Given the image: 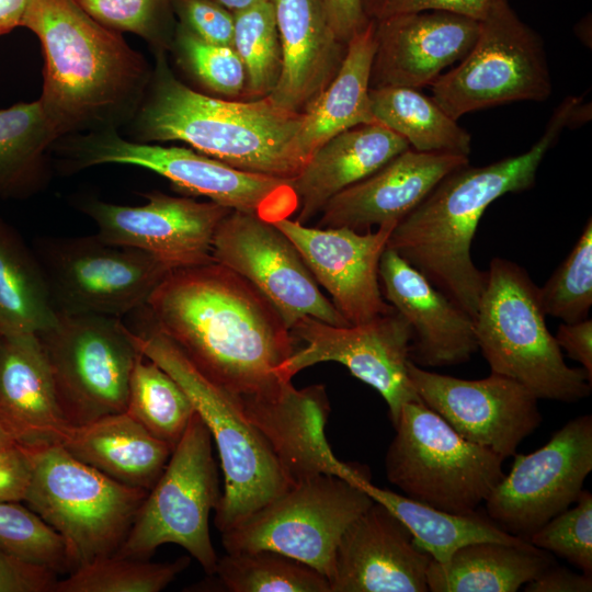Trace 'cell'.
Masks as SVG:
<instances>
[{
    "label": "cell",
    "mask_w": 592,
    "mask_h": 592,
    "mask_svg": "<svg viewBox=\"0 0 592 592\" xmlns=\"http://www.w3.org/2000/svg\"><path fill=\"white\" fill-rule=\"evenodd\" d=\"M214 574L231 592H331L316 569L266 549L226 553Z\"/></svg>",
    "instance_id": "obj_36"
},
{
    "label": "cell",
    "mask_w": 592,
    "mask_h": 592,
    "mask_svg": "<svg viewBox=\"0 0 592 592\" xmlns=\"http://www.w3.org/2000/svg\"><path fill=\"white\" fill-rule=\"evenodd\" d=\"M179 24L198 38L223 46L234 42V13L214 0H173Z\"/></svg>",
    "instance_id": "obj_44"
},
{
    "label": "cell",
    "mask_w": 592,
    "mask_h": 592,
    "mask_svg": "<svg viewBox=\"0 0 592 592\" xmlns=\"http://www.w3.org/2000/svg\"><path fill=\"white\" fill-rule=\"evenodd\" d=\"M378 275L385 300L411 328L414 364L456 365L478 351L474 318L392 249L384 250Z\"/></svg>",
    "instance_id": "obj_23"
},
{
    "label": "cell",
    "mask_w": 592,
    "mask_h": 592,
    "mask_svg": "<svg viewBox=\"0 0 592 592\" xmlns=\"http://www.w3.org/2000/svg\"><path fill=\"white\" fill-rule=\"evenodd\" d=\"M560 349L582 365L592 379V320L590 318L572 323H561L555 335Z\"/></svg>",
    "instance_id": "obj_48"
},
{
    "label": "cell",
    "mask_w": 592,
    "mask_h": 592,
    "mask_svg": "<svg viewBox=\"0 0 592 592\" xmlns=\"http://www.w3.org/2000/svg\"><path fill=\"white\" fill-rule=\"evenodd\" d=\"M431 90V98L456 121L497 105L546 101L553 83L544 42L508 3L479 21L471 49Z\"/></svg>",
    "instance_id": "obj_13"
},
{
    "label": "cell",
    "mask_w": 592,
    "mask_h": 592,
    "mask_svg": "<svg viewBox=\"0 0 592 592\" xmlns=\"http://www.w3.org/2000/svg\"><path fill=\"white\" fill-rule=\"evenodd\" d=\"M146 196L148 202L139 206L89 200L81 209L102 239L147 252L171 271L215 262L214 236L232 209L163 193Z\"/></svg>",
    "instance_id": "obj_19"
},
{
    "label": "cell",
    "mask_w": 592,
    "mask_h": 592,
    "mask_svg": "<svg viewBox=\"0 0 592 592\" xmlns=\"http://www.w3.org/2000/svg\"><path fill=\"white\" fill-rule=\"evenodd\" d=\"M322 3L332 31L345 44L371 21L363 10L362 0H322Z\"/></svg>",
    "instance_id": "obj_49"
},
{
    "label": "cell",
    "mask_w": 592,
    "mask_h": 592,
    "mask_svg": "<svg viewBox=\"0 0 592 592\" xmlns=\"http://www.w3.org/2000/svg\"><path fill=\"white\" fill-rule=\"evenodd\" d=\"M392 425L386 477L408 498L473 513L504 476L500 455L465 440L421 399L406 402Z\"/></svg>",
    "instance_id": "obj_8"
},
{
    "label": "cell",
    "mask_w": 592,
    "mask_h": 592,
    "mask_svg": "<svg viewBox=\"0 0 592 592\" xmlns=\"http://www.w3.org/2000/svg\"><path fill=\"white\" fill-rule=\"evenodd\" d=\"M369 101L375 119L403 137L413 150L469 156L471 135L418 89L369 88Z\"/></svg>",
    "instance_id": "obj_33"
},
{
    "label": "cell",
    "mask_w": 592,
    "mask_h": 592,
    "mask_svg": "<svg viewBox=\"0 0 592 592\" xmlns=\"http://www.w3.org/2000/svg\"><path fill=\"white\" fill-rule=\"evenodd\" d=\"M408 141L379 122L346 129L323 143L289 180L298 197L296 220L306 225L339 192L407 150Z\"/></svg>",
    "instance_id": "obj_27"
},
{
    "label": "cell",
    "mask_w": 592,
    "mask_h": 592,
    "mask_svg": "<svg viewBox=\"0 0 592 592\" xmlns=\"http://www.w3.org/2000/svg\"><path fill=\"white\" fill-rule=\"evenodd\" d=\"M282 52L278 80L269 94L282 107L303 110L338 72L346 50L332 31L322 0H271Z\"/></svg>",
    "instance_id": "obj_25"
},
{
    "label": "cell",
    "mask_w": 592,
    "mask_h": 592,
    "mask_svg": "<svg viewBox=\"0 0 592 592\" xmlns=\"http://www.w3.org/2000/svg\"><path fill=\"white\" fill-rule=\"evenodd\" d=\"M431 557L385 504L375 501L344 531L331 592H426Z\"/></svg>",
    "instance_id": "obj_21"
},
{
    "label": "cell",
    "mask_w": 592,
    "mask_h": 592,
    "mask_svg": "<svg viewBox=\"0 0 592 592\" xmlns=\"http://www.w3.org/2000/svg\"><path fill=\"white\" fill-rule=\"evenodd\" d=\"M581 96H567L555 109L544 134L525 152L483 167L469 163L445 175L392 229L387 248L420 271L474 319L485 271L471 258L478 224L489 205L535 184L545 156L571 124Z\"/></svg>",
    "instance_id": "obj_2"
},
{
    "label": "cell",
    "mask_w": 592,
    "mask_h": 592,
    "mask_svg": "<svg viewBox=\"0 0 592 592\" xmlns=\"http://www.w3.org/2000/svg\"><path fill=\"white\" fill-rule=\"evenodd\" d=\"M27 447L24 502L61 537L71 571L116 554L148 491L111 479L58 442Z\"/></svg>",
    "instance_id": "obj_7"
},
{
    "label": "cell",
    "mask_w": 592,
    "mask_h": 592,
    "mask_svg": "<svg viewBox=\"0 0 592 592\" xmlns=\"http://www.w3.org/2000/svg\"><path fill=\"white\" fill-rule=\"evenodd\" d=\"M57 442L80 462L111 479L149 491L172 448L126 411L80 425H67Z\"/></svg>",
    "instance_id": "obj_28"
},
{
    "label": "cell",
    "mask_w": 592,
    "mask_h": 592,
    "mask_svg": "<svg viewBox=\"0 0 592 592\" xmlns=\"http://www.w3.org/2000/svg\"><path fill=\"white\" fill-rule=\"evenodd\" d=\"M133 119L140 141L178 140L240 170L292 180L309 158L300 146L303 112L276 104L270 95L226 101L182 83L163 50Z\"/></svg>",
    "instance_id": "obj_4"
},
{
    "label": "cell",
    "mask_w": 592,
    "mask_h": 592,
    "mask_svg": "<svg viewBox=\"0 0 592 592\" xmlns=\"http://www.w3.org/2000/svg\"><path fill=\"white\" fill-rule=\"evenodd\" d=\"M64 144L71 170L105 163L130 164L153 171L179 190L209 198L232 210L274 223L298 210L291 181L249 172L194 149L149 145L122 138L116 129L77 135Z\"/></svg>",
    "instance_id": "obj_9"
},
{
    "label": "cell",
    "mask_w": 592,
    "mask_h": 592,
    "mask_svg": "<svg viewBox=\"0 0 592 592\" xmlns=\"http://www.w3.org/2000/svg\"><path fill=\"white\" fill-rule=\"evenodd\" d=\"M96 21L116 32L136 34L163 50L173 0H78Z\"/></svg>",
    "instance_id": "obj_43"
},
{
    "label": "cell",
    "mask_w": 592,
    "mask_h": 592,
    "mask_svg": "<svg viewBox=\"0 0 592 592\" xmlns=\"http://www.w3.org/2000/svg\"><path fill=\"white\" fill-rule=\"evenodd\" d=\"M190 557L172 562H150L112 555L56 580L52 592H159L166 589L187 566Z\"/></svg>",
    "instance_id": "obj_37"
},
{
    "label": "cell",
    "mask_w": 592,
    "mask_h": 592,
    "mask_svg": "<svg viewBox=\"0 0 592 592\" xmlns=\"http://www.w3.org/2000/svg\"><path fill=\"white\" fill-rule=\"evenodd\" d=\"M129 337L143 355L184 389L210 432L224 474V490L214 517L220 533L293 486L267 441L231 398L209 382L148 317L138 331L129 329Z\"/></svg>",
    "instance_id": "obj_6"
},
{
    "label": "cell",
    "mask_w": 592,
    "mask_h": 592,
    "mask_svg": "<svg viewBox=\"0 0 592 592\" xmlns=\"http://www.w3.org/2000/svg\"><path fill=\"white\" fill-rule=\"evenodd\" d=\"M212 442L208 428L195 411L114 555L149 559L161 545L175 544L206 573L214 574L218 557L208 520L221 492Z\"/></svg>",
    "instance_id": "obj_10"
},
{
    "label": "cell",
    "mask_w": 592,
    "mask_h": 592,
    "mask_svg": "<svg viewBox=\"0 0 592 592\" xmlns=\"http://www.w3.org/2000/svg\"><path fill=\"white\" fill-rule=\"evenodd\" d=\"M510 0H362L368 20L428 10L448 11L482 21Z\"/></svg>",
    "instance_id": "obj_45"
},
{
    "label": "cell",
    "mask_w": 592,
    "mask_h": 592,
    "mask_svg": "<svg viewBox=\"0 0 592 592\" xmlns=\"http://www.w3.org/2000/svg\"><path fill=\"white\" fill-rule=\"evenodd\" d=\"M31 469L27 445L16 444L0 449V502L24 501Z\"/></svg>",
    "instance_id": "obj_47"
},
{
    "label": "cell",
    "mask_w": 592,
    "mask_h": 592,
    "mask_svg": "<svg viewBox=\"0 0 592 592\" xmlns=\"http://www.w3.org/2000/svg\"><path fill=\"white\" fill-rule=\"evenodd\" d=\"M524 587L526 592H590L592 574L576 573L551 565Z\"/></svg>",
    "instance_id": "obj_50"
},
{
    "label": "cell",
    "mask_w": 592,
    "mask_h": 592,
    "mask_svg": "<svg viewBox=\"0 0 592 592\" xmlns=\"http://www.w3.org/2000/svg\"><path fill=\"white\" fill-rule=\"evenodd\" d=\"M485 273L474 321L478 350L491 373L517 382L537 399L571 403L587 398L592 379L583 368L566 364L527 271L493 258Z\"/></svg>",
    "instance_id": "obj_5"
},
{
    "label": "cell",
    "mask_w": 592,
    "mask_h": 592,
    "mask_svg": "<svg viewBox=\"0 0 592 592\" xmlns=\"http://www.w3.org/2000/svg\"><path fill=\"white\" fill-rule=\"evenodd\" d=\"M21 26L42 45L39 100L59 137L116 129L134 117L151 71L122 33L78 0H30Z\"/></svg>",
    "instance_id": "obj_3"
},
{
    "label": "cell",
    "mask_w": 592,
    "mask_h": 592,
    "mask_svg": "<svg viewBox=\"0 0 592 592\" xmlns=\"http://www.w3.org/2000/svg\"><path fill=\"white\" fill-rule=\"evenodd\" d=\"M373 502L363 486L333 475H318L293 485L223 532L221 544L226 553H280L330 580L342 534Z\"/></svg>",
    "instance_id": "obj_11"
},
{
    "label": "cell",
    "mask_w": 592,
    "mask_h": 592,
    "mask_svg": "<svg viewBox=\"0 0 592 592\" xmlns=\"http://www.w3.org/2000/svg\"><path fill=\"white\" fill-rule=\"evenodd\" d=\"M479 21L448 11L428 10L375 21L371 88L431 86L474 46Z\"/></svg>",
    "instance_id": "obj_22"
},
{
    "label": "cell",
    "mask_w": 592,
    "mask_h": 592,
    "mask_svg": "<svg viewBox=\"0 0 592 592\" xmlns=\"http://www.w3.org/2000/svg\"><path fill=\"white\" fill-rule=\"evenodd\" d=\"M0 422L24 445L57 442L69 425L36 334L0 341Z\"/></svg>",
    "instance_id": "obj_26"
},
{
    "label": "cell",
    "mask_w": 592,
    "mask_h": 592,
    "mask_svg": "<svg viewBox=\"0 0 592 592\" xmlns=\"http://www.w3.org/2000/svg\"><path fill=\"white\" fill-rule=\"evenodd\" d=\"M0 548L54 573L71 571L61 537L34 511L19 502H0Z\"/></svg>",
    "instance_id": "obj_40"
},
{
    "label": "cell",
    "mask_w": 592,
    "mask_h": 592,
    "mask_svg": "<svg viewBox=\"0 0 592 592\" xmlns=\"http://www.w3.org/2000/svg\"><path fill=\"white\" fill-rule=\"evenodd\" d=\"M58 138L39 99L0 110V193L29 187Z\"/></svg>",
    "instance_id": "obj_35"
},
{
    "label": "cell",
    "mask_w": 592,
    "mask_h": 592,
    "mask_svg": "<svg viewBox=\"0 0 592 592\" xmlns=\"http://www.w3.org/2000/svg\"><path fill=\"white\" fill-rule=\"evenodd\" d=\"M1 339H2V335L0 334V341H1Z\"/></svg>",
    "instance_id": "obj_54"
},
{
    "label": "cell",
    "mask_w": 592,
    "mask_h": 592,
    "mask_svg": "<svg viewBox=\"0 0 592 592\" xmlns=\"http://www.w3.org/2000/svg\"><path fill=\"white\" fill-rule=\"evenodd\" d=\"M145 309L263 436L275 430L295 389L277 368L295 352L296 339L249 281L217 262L175 269Z\"/></svg>",
    "instance_id": "obj_1"
},
{
    "label": "cell",
    "mask_w": 592,
    "mask_h": 592,
    "mask_svg": "<svg viewBox=\"0 0 592 592\" xmlns=\"http://www.w3.org/2000/svg\"><path fill=\"white\" fill-rule=\"evenodd\" d=\"M232 13L270 0H214Z\"/></svg>",
    "instance_id": "obj_52"
},
{
    "label": "cell",
    "mask_w": 592,
    "mask_h": 592,
    "mask_svg": "<svg viewBox=\"0 0 592 592\" xmlns=\"http://www.w3.org/2000/svg\"><path fill=\"white\" fill-rule=\"evenodd\" d=\"M468 163L466 156L408 148L331 197L321 209L317 226L365 232L372 226L398 224L445 175Z\"/></svg>",
    "instance_id": "obj_24"
},
{
    "label": "cell",
    "mask_w": 592,
    "mask_h": 592,
    "mask_svg": "<svg viewBox=\"0 0 592 592\" xmlns=\"http://www.w3.org/2000/svg\"><path fill=\"white\" fill-rule=\"evenodd\" d=\"M375 53V21L346 43L340 68L328 86L303 110L300 146L308 158L328 139L352 127L377 122L369 101Z\"/></svg>",
    "instance_id": "obj_29"
},
{
    "label": "cell",
    "mask_w": 592,
    "mask_h": 592,
    "mask_svg": "<svg viewBox=\"0 0 592 592\" xmlns=\"http://www.w3.org/2000/svg\"><path fill=\"white\" fill-rule=\"evenodd\" d=\"M214 261L249 281L291 329L312 317L332 326H351L319 288L295 244L273 223L231 210L213 240Z\"/></svg>",
    "instance_id": "obj_16"
},
{
    "label": "cell",
    "mask_w": 592,
    "mask_h": 592,
    "mask_svg": "<svg viewBox=\"0 0 592 592\" xmlns=\"http://www.w3.org/2000/svg\"><path fill=\"white\" fill-rule=\"evenodd\" d=\"M34 253L58 312L121 318L144 308L171 271L141 250L99 235L42 237Z\"/></svg>",
    "instance_id": "obj_14"
},
{
    "label": "cell",
    "mask_w": 592,
    "mask_h": 592,
    "mask_svg": "<svg viewBox=\"0 0 592 592\" xmlns=\"http://www.w3.org/2000/svg\"><path fill=\"white\" fill-rule=\"evenodd\" d=\"M291 332L296 340L306 342V346L295 350L278 366L281 378L292 380L304 368L338 362L380 394L392 424L406 402L420 399L408 374L412 331L396 310L351 326H332L303 317Z\"/></svg>",
    "instance_id": "obj_17"
},
{
    "label": "cell",
    "mask_w": 592,
    "mask_h": 592,
    "mask_svg": "<svg viewBox=\"0 0 592 592\" xmlns=\"http://www.w3.org/2000/svg\"><path fill=\"white\" fill-rule=\"evenodd\" d=\"M551 565L553 556L528 540L479 542L457 549L445 562L431 560L426 583L432 592H515Z\"/></svg>",
    "instance_id": "obj_30"
},
{
    "label": "cell",
    "mask_w": 592,
    "mask_h": 592,
    "mask_svg": "<svg viewBox=\"0 0 592 592\" xmlns=\"http://www.w3.org/2000/svg\"><path fill=\"white\" fill-rule=\"evenodd\" d=\"M295 244L316 282L349 325L367 322L395 311L382 293L378 267L388 238L397 224L376 231L308 227L296 219L273 223Z\"/></svg>",
    "instance_id": "obj_20"
},
{
    "label": "cell",
    "mask_w": 592,
    "mask_h": 592,
    "mask_svg": "<svg viewBox=\"0 0 592 592\" xmlns=\"http://www.w3.org/2000/svg\"><path fill=\"white\" fill-rule=\"evenodd\" d=\"M30 0H0V36L21 26Z\"/></svg>",
    "instance_id": "obj_51"
},
{
    "label": "cell",
    "mask_w": 592,
    "mask_h": 592,
    "mask_svg": "<svg viewBox=\"0 0 592 592\" xmlns=\"http://www.w3.org/2000/svg\"><path fill=\"white\" fill-rule=\"evenodd\" d=\"M534 546L558 555L592 574V494L582 490L576 505L560 512L528 538Z\"/></svg>",
    "instance_id": "obj_42"
},
{
    "label": "cell",
    "mask_w": 592,
    "mask_h": 592,
    "mask_svg": "<svg viewBox=\"0 0 592 592\" xmlns=\"http://www.w3.org/2000/svg\"><path fill=\"white\" fill-rule=\"evenodd\" d=\"M36 335L69 425L126 410L138 350L121 319L57 311L54 323Z\"/></svg>",
    "instance_id": "obj_12"
},
{
    "label": "cell",
    "mask_w": 592,
    "mask_h": 592,
    "mask_svg": "<svg viewBox=\"0 0 592 592\" xmlns=\"http://www.w3.org/2000/svg\"><path fill=\"white\" fill-rule=\"evenodd\" d=\"M232 47L244 66L248 93L254 98L269 95L282 67L281 43L271 0L234 13Z\"/></svg>",
    "instance_id": "obj_38"
},
{
    "label": "cell",
    "mask_w": 592,
    "mask_h": 592,
    "mask_svg": "<svg viewBox=\"0 0 592 592\" xmlns=\"http://www.w3.org/2000/svg\"><path fill=\"white\" fill-rule=\"evenodd\" d=\"M57 317L50 291L34 253L0 219V334H38Z\"/></svg>",
    "instance_id": "obj_31"
},
{
    "label": "cell",
    "mask_w": 592,
    "mask_h": 592,
    "mask_svg": "<svg viewBox=\"0 0 592 592\" xmlns=\"http://www.w3.org/2000/svg\"><path fill=\"white\" fill-rule=\"evenodd\" d=\"M539 298L546 316L572 323L587 319L592 306V219L543 287Z\"/></svg>",
    "instance_id": "obj_39"
},
{
    "label": "cell",
    "mask_w": 592,
    "mask_h": 592,
    "mask_svg": "<svg viewBox=\"0 0 592 592\" xmlns=\"http://www.w3.org/2000/svg\"><path fill=\"white\" fill-rule=\"evenodd\" d=\"M173 44L181 65L210 91L232 96L244 88L246 69L234 47L207 43L180 24Z\"/></svg>",
    "instance_id": "obj_41"
},
{
    "label": "cell",
    "mask_w": 592,
    "mask_h": 592,
    "mask_svg": "<svg viewBox=\"0 0 592 592\" xmlns=\"http://www.w3.org/2000/svg\"><path fill=\"white\" fill-rule=\"evenodd\" d=\"M592 470V415L569 420L540 448L515 454L512 468L486 499L487 515L524 539L568 509Z\"/></svg>",
    "instance_id": "obj_15"
},
{
    "label": "cell",
    "mask_w": 592,
    "mask_h": 592,
    "mask_svg": "<svg viewBox=\"0 0 592 592\" xmlns=\"http://www.w3.org/2000/svg\"><path fill=\"white\" fill-rule=\"evenodd\" d=\"M363 488L373 500L390 509L408 527L414 543L437 562L447 561L457 549L474 543L517 545L527 542L509 534L488 515L476 511L467 514L446 512L372 482Z\"/></svg>",
    "instance_id": "obj_32"
},
{
    "label": "cell",
    "mask_w": 592,
    "mask_h": 592,
    "mask_svg": "<svg viewBox=\"0 0 592 592\" xmlns=\"http://www.w3.org/2000/svg\"><path fill=\"white\" fill-rule=\"evenodd\" d=\"M55 574L0 548V592H52Z\"/></svg>",
    "instance_id": "obj_46"
},
{
    "label": "cell",
    "mask_w": 592,
    "mask_h": 592,
    "mask_svg": "<svg viewBox=\"0 0 592 592\" xmlns=\"http://www.w3.org/2000/svg\"><path fill=\"white\" fill-rule=\"evenodd\" d=\"M20 443L9 430L0 422V449L10 447Z\"/></svg>",
    "instance_id": "obj_53"
},
{
    "label": "cell",
    "mask_w": 592,
    "mask_h": 592,
    "mask_svg": "<svg viewBox=\"0 0 592 592\" xmlns=\"http://www.w3.org/2000/svg\"><path fill=\"white\" fill-rule=\"evenodd\" d=\"M125 411L173 449L195 408L178 382L138 351L130 373Z\"/></svg>",
    "instance_id": "obj_34"
},
{
    "label": "cell",
    "mask_w": 592,
    "mask_h": 592,
    "mask_svg": "<svg viewBox=\"0 0 592 592\" xmlns=\"http://www.w3.org/2000/svg\"><path fill=\"white\" fill-rule=\"evenodd\" d=\"M418 397L465 440L503 459L540 425L538 399L517 382L491 373L476 380L437 374L408 364Z\"/></svg>",
    "instance_id": "obj_18"
}]
</instances>
